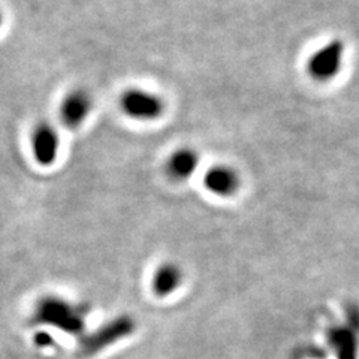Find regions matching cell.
Returning a JSON list of instances; mask_svg holds the SVG:
<instances>
[{
  "instance_id": "cell-1",
  "label": "cell",
  "mask_w": 359,
  "mask_h": 359,
  "mask_svg": "<svg viewBox=\"0 0 359 359\" xmlns=\"http://www.w3.org/2000/svg\"><path fill=\"white\" fill-rule=\"evenodd\" d=\"M120 107L125 114L138 121H153L165 112L163 99L144 88H128L120 97Z\"/></svg>"
},
{
  "instance_id": "cell-2",
  "label": "cell",
  "mask_w": 359,
  "mask_h": 359,
  "mask_svg": "<svg viewBox=\"0 0 359 359\" xmlns=\"http://www.w3.org/2000/svg\"><path fill=\"white\" fill-rule=\"evenodd\" d=\"M344 59V43L332 39L310 55L307 72L314 81L327 83L340 74Z\"/></svg>"
},
{
  "instance_id": "cell-3",
  "label": "cell",
  "mask_w": 359,
  "mask_h": 359,
  "mask_svg": "<svg viewBox=\"0 0 359 359\" xmlns=\"http://www.w3.org/2000/svg\"><path fill=\"white\" fill-rule=\"evenodd\" d=\"M30 147L35 161L42 166H50L57 161L60 138L51 123L41 121L33 128L30 135Z\"/></svg>"
},
{
  "instance_id": "cell-4",
  "label": "cell",
  "mask_w": 359,
  "mask_h": 359,
  "mask_svg": "<svg viewBox=\"0 0 359 359\" xmlns=\"http://www.w3.org/2000/svg\"><path fill=\"white\" fill-rule=\"evenodd\" d=\"M93 109V99L84 88L67 93L60 104V118L69 129L80 128Z\"/></svg>"
},
{
  "instance_id": "cell-5",
  "label": "cell",
  "mask_w": 359,
  "mask_h": 359,
  "mask_svg": "<svg viewBox=\"0 0 359 359\" xmlns=\"http://www.w3.org/2000/svg\"><path fill=\"white\" fill-rule=\"evenodd\" d=\"M204 186L212 195L228 198L238 190L240 177L228 165H215L205 172Z\"/></svg>"
},
{
  "instance_id": "cell-6",
  "label": "cell",
  "mask_w": 359,
  "mask_h": 359,
  "mask_svg": "<svg viewBox=\"0 0 359 359\" xmlns=\"http://www.w3.org/2000/svg\"><path fill=\"white\" fill-rule=\"evenodd\" d=\"M199 165V154L189 147L175 150L166 162V171L177 182H183L194 175Z\"/></svg>"
},
{
  "instance_id": "cell-7",
  "label": "cell",
  "mask_w": 359,
  "mask_h": 359,
  "mask_svg": "<svg viewBox=\"0 0 359 359\" xmlns=\"http://www.w3.org/2000/svg\"><path fill=\"white\" fill-rule=\"evenodd\" d=\"M328 340L337 359L358 358V340L351 328H332L328 334Z\"/></svg>"
},
{
  "instance_id": "cell-8",
  "label": "cell",
  "mask_w": 359,
  "mask_h": 359,
  "mask_svg": "<svg viewBox=\"0 0 359 359\" xmlns=\"http://www.w3.org/2000/svg\"><path fill=\"white\" fill-rule=\"evenodd\" d=\"M180 278H182V273H180V269L175 265H165L157 271L154 285L162 294H170L178 285Z\"/></svg>"
},
{
  "instance_id": "cell-9",
  "label": "cell",
  "mask_w": 359,
  "mask_h": 359,
  "mask_svg": "<svg viewBox=\"0 0 359 359\" xmlns=\"http://www.w3.org/2000/svg\"><path fill=\"white\" fill-rule=\"evenodd\" d=\"M2 22H4V15H2V11H0V27H2Z\"/></svg>"
}]
</instances>
